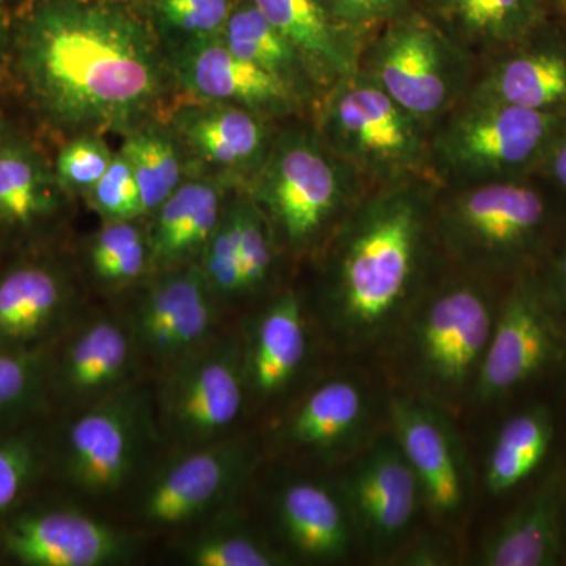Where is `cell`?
<instances>
[{"label":"cell","mask_w":566,"mask_h":566,"mask_svg":"<svg viewBox=\"0 0 566 566\" xmlns=\"http://www.w3.org/2000/svg\"><path fill=\"white\" fill-rule=\"evenodd\" d=\"M9 76L50 132L125 134L174 85L151 25L114 0H35L11 22Z\"/></svg>","instance_id":"cell-1"},{"label":"cell","mask_w":566,"mask_h":566,"mask_svg":"<svg viewBox=\"0 0 566 566\" xmlns=\"http://www.w3.org/2000/svg\"><path fill=\"white\" fill-rule=\"evenodd\" d=\"M441 188L428 177L368 186L324 244L322 312L338 345L378 344L416 304Z\"/></svg>","instance_id":"cell-2"},{"label":"cell","mask_w":566,"mask_h":566,"mask_svg":"<svg viewBox=\"0 0 566 566\" xmlns=\"http://www.w3.org/2000/svg\"><path fill=\"white\" fill-rule=\"evenodd\" d=\"M61 416L46 434V474L87 509L132 494L159 458L155 386L145 378Z\"/></svg>","instance_id":"cell-3"},{"label":"cell","mask_w":566,"mask_h":566,"mask_svg":"<svg viewBox=\"0 0 566 566\" xmlns=\"http://www.w3.org/2000/svg\"><path fill=\"white\" fill-rule=\"evenodd\" d=\"M368 188L322 139L315 126L277 129L262 169L249 182L281 249L297 253L324 245Z\"/></svg>","instance_id":"cell-4"},{"label":"cell","mask_w":566,"mask_h":566,"mask_svg":"<svg viewBox=\"0 0 566 566\" xmlns=\"http://www.w3.org/2000/svg\"><path fill=\"white\" fill-rule=\"evenodd\" d=\"M527 178L458 186L442 199L439 192L438 244L471 270L523 271L542 252L553 219L545 192Z\"/></svg>","instance_id":"cell-5"},{"label":"cell","mask_w":566,"mask_h":566,"mask_svg":"<svg viewBox=\"0 0 566 566\" xmlns=\"http://www.w3.org/2000/svg\"><path fill=\"white\" fill-rule=\"evenodd\" d=\"M315 107L316 132L368 186L434 178L430 129L359 70L334 82Z\"/></svg>","instance_id":"cell-6"},{"label":"cell","mask_w":566,"mask_h":566,"mask_svg":"<svg viewBox=\"0 0 566 566\" xmlns=\"http://www.w3.org/2000/svg\"><path fill=\"white\" fill-rule=\"evenodd\" d=\"M565 126L564 115L464 99L431 132V172L449 188L526 178Z\"/></svg>","instance_id":"cell-7"},{"label":"cell","mask_w":566,"mask_h":566,"mask_svg":"<svg viewBox=\"0 0 566 566\" xmlns=\"http://www.w3.org/2000/svg\"><path fill=\"white\" fill-rule=\"evenodd\" d=\"M364 44L359 71L433 132L472 85V55L433 18L406 11Z\"/></svg>","instance_id":"cell-8"},{"label":"cell","mask_w":566,"mask_h":566,"mask_svg":"<svg viewBox=\"0 0 566 566\" xmlns=\"http://www.w3.org/2000/svg\"><path fill=\"white\" fill-rule=\"evenodd\" d=\"M159 460L129 494L139 532L186 531L232 509L255 471L259 447L249 436L234 433L174 449Z\"/></svg>","instance_id":"cell-9"},{"label":"cell","mask_w":566,"mask_h":566,"mask_svg":"<svg viewBox=\"0 0 566 566\" xmlns=\"http://www.w3.org/2000/svg\"><path fill=\"white\" fill-rule=\"evenodd\" d=\"M499 305L474 279H450L424 294L411 314L409 367L438 403L474 390Z\"/></svg>","instance_id":"cell-10"},{"label":"cell","mask_w":566,"mask_h":566,"mask_svg":"<svg viewBox=\"0 0 566 566\" xmlns=\"http://www.w3.org/2000/svg\"><path fill=\"white\" fill-rule=\"evenodd\" d=\"M155 401L164 442L172 449L238 433L249 405L240 334L219 331L163 368Z\"/></svg>","instance_id":"cell-11"},{"label":"cell","mask_w":566,"mask_h":566,"mask_svg":"<svg viewBox=\"0 0 566 566\" xmlns=\"http://www.w3.org/2000/svg\"><path fill=\"white\" fill-rule=\"evenodd\" d=\"M140 535L74 501H28L0 523V557L21 566L128 565L140 556Z\"/></svg>","instance_id":"cell-12"},{"label":"cell","mask_w":566,"mask_h":566,"mask_svg":"<svg viewBox=\"0 0 566 566\" xmlns=\"http://www.w3.org/2000/svg\"><path fill=\"white\" fill-rule=\"evenodd\" d=\"M566 323L542 281L521 274L499 304L472 397L494 403L523 389L564 357Z\"/></svg>","instance_id":"cell-13"},{"label":"cell","mask_w":566,"mask_h":566,"mask_svg":"<svg viewBox=\"0 0 566 566\" xmlns=\"http://www.w3.org/2000/svg\"><path fill=\"white\" fill-rule=\"evenodd\" d=\"M222 307L199 264L155 271L123 314L145 365L159 371L219 333Z\"/></svg>","instance_id":"cell-14"},{"label":"cell","mask_w":566,"mask_h":566,"mask_svg":"<svg viewBox=\"0 0 566 566\" xmlns=\"http://www.w3.org/2000/svg\"><path fill=\"white\" fill-rule=\"evenodd\" d=\"M144 360L120 314L84 312L51 346L52 411H76L144 378Z\"/></svg>","instance_id":"cell-15"},{"label":"cell","mask_w":566,"mask_h":566,"mask_svg":"<svg viewBox=\"0 0 566 566\" xmlns=\"http://www.w3.org/2000/svg\"><path fill=\"white\" fill-rule=\"evenodd\" d=\"M84 312L76 273L52 245L0 266V348L52 345Z\"/></svg>","instance_id":"cell-16"},{"label":"cell","mask_w":566,"mask_h":566,"mask_svg":"<svg viewBox=\"0 0 566 566\" xmlns=\"http://www.w3.org/2000/svg\"><path fill=\"white\" fill-rule=\"evenodd\" d=\"M273 122L233 104L192 99L172 112L169 126L193 166L191 174L245 189L266 161L277 133Z\"/></svg>","instance_id":"cell-17"},{"label":"cell","mask_w":566,"mask_h":566,"mask_svg":"<svg viewBox=\"0 0 566 566\" xmlns=\"http://www.w3.org/2000/svg\"><path fill=\"white\" fill-rule=\"evenodd\" d=\"M71 200L35 142L17 129L0 140V252L52 245Z\"/></svg>","instance_id":"cell-18"},{"label":"cell","mask_w":566,"mask_h":566,"mask_svg":"<svg viewBox=\"0 0 566 566\" xmlns=\"http://www.w3.org/2000/svg\"><path fill=\"white\" fill-rule=\"evenodd\" d=\"M338 491L356 538L374 554L389 553L403 543L423 502L419 480L394 436L370 447Z\"/></svg>","instance_id":"cell-19"},{"label":"cell","mask_w":566,"mask_h":566,"mask_svg":"<svg viewBox=\"0 0 566 566\" xmlns=\"http://www.w3.org/2000/svg\"><path fill=\"white\" fill-rule=\"evenodd\" d=\"M174 84L192 99L244 107L270 120L294 117L305 104L283 82L234 55L221 39L169 52Z\"/></svg>","instance_id":"cell-20"},{"label":"cell","mask_w":566,"mask_h":566,"mask_svg":"<svg viewBox=\"0 0 566 566\" xmlns=\"http://www.w3.org/2000/svg\"><path fill=\"white\" fill-rule=\"evenodd\" d=\"M392 436L419 480L423 504L441 521L463 515L469 499L464 453L452 424L424 401L395 400Z\"/></svg>","instance_id":"cell-21"},{"label":"cell","mask_w":566,"mask_h":566,"mask_svg":"<svg viewBox=\"0 0 566 566\" xmlns=\"http://www.w3.org/2000/svg\"><path fill=\"white\" fill-rule=\"evenodd\" d=\"M240 338L249 403H273L292 389L308 360L303 301L290 290L277 294L249 318Z\"/></svg>","instance_id":"cell-22"},{"label":"cell","mask_w":566,"mask_h":566,"mask_svg":"<svg viewBox=\"0 0 566 566\" xmlns=\"http://www.w3.org/2000/svg\"><path fill=\"white\" fill-rule=\"evenodd\" d=\"M464 99L566 117L565 41L547 25L527 43L494 55Z\"/></svg>","instance_id":"cell-23"},{"label":"cell","mask_w":566,"mask_h":566,"mask_svg":"<svg viewBox=\"0 0 566 566\" xmlns=\"http://www.w3.org/2000/svg\"><path fill=\"white\" fill-rule=\"evenodd\" d=\"M370 401L359 382H319L275 423L273 439L283 452L329 461L344 453L367 423Z\"/></svg>","instance_id":"cell-24"},{"label":"cell","mask_w":566,"mask_h":566,"mask_svg":"<svg viewBox=\"0 0 566 566\" xmlns=\"http://www.w3.org/2000/svg\"><path fill=\"white\" fill-rule=\"evenodd\" d=\"M566 469L558 465L494 527L480 565L553 566L565 557Z\"/></svg>","instance_id":"cell-25"},{"label":"cell","mask_w":566,"mask_h":566,"mask_svg":"<svg viewBox=\"0 0 566 566\" xmlns=\"http://www.w3.org/2000/svg\"><path fill=\"white\" fill-rule=\"evenodd\" d=\"M274 520L290 558L311 564L345 560L356 538L340 491L315 480L283 483L274 495Z\"/></svg>","instance_id":"cell-26"},{"label":"cell","mask_w":566,"mask_h":566,"mask_svg":"<svg viewBox=\"0 0 566 566\" xmlns=\"http://www.w3.org/2000/svg\"><path fill=\"white\" fill-rule=\"evenodd\" d=\"M237 186L211 175L191 174L147 218L153 270L199 262Z\"/></svg>","instance_id":"cell-27"},{"label":"cell","mask_w":566,"mask_h":566,"mask_svg":"<svg viewBox=\"0 0 566 566\" xmlns=\"http://www.w3.org/2000/svg\"><path fill=\"white\" fill-rule=\"evenodd\" d=\"M252 3L303 54L324 91L359 70L367 39L335 20L323 0H252Z\"/></svg>","instance_id":"cell-28"},{"label":"cell","mask_w":566,"mask_h":566,"mask_svg":"<svg viewBox=\"0 0 566 566\" xmlns=\"http://www.w3.org/2000/svg\"><path fill=\"white\" fill-rule=\"evenodd\" d=\"M554 0H433V20L469 55H497L547 28Z\"/></svg>","instance_id":"cell-29"},{"label":"cell","mask_w":566,"mask_h":566,"mask_svg":"<svg viewBox=\"0 0 566 566\" xmlns=\"http://www.w3.org/2000/svg\"><path fill=\"white\" fill-rule=\"evenodd\" d=\"M219 39L234 55L283 82L307 107L315 106L326 92L303 54L264 18L252 0L234 6Z\"/></svg>","instance_id":"cell-30"},{"label":"cell","mask_w":566,"mask_h":566,"mask_svg":"<svg viewBox=\"0 0 566 566\" xmlns=\"http://www.w3.org/2000/svg\"><path fill=\"white\" fill-rule=\"evenodd\" d=\"M82 266L99 292L136 290L155 273L147 219L103 221L82 245Z\"/></svg>","instance_id":"cell-31"},{"label":"cell","mask_w":566,"mask_h":566,"mask_svg":"<svg viewBox=\"0 0 566 566\" xmlns=\"http://www.w3.org/2000/svg\"><path fill=\"white\" fill-rule=\"evenodd\" d=\"M554 434L556 422L545 405L528 406L505 420L486 458V490L501 495L521 485L545 461Z\"/></svg>","instance_id":"cell-32"},{"label":"cell","mask_w":566,"mask_h":566,"mask_svg":"<svg viewBox=\"0 0 566 566\" xmlns=\"http://www.w3.org/2000/svg\"><path fill=\"white\" fill-rule=\"evenodd\" d=\"M223 510L210 520L186 528L178 558L191 566H283L290 558L268 542L243 517Z\"/></svg>","instance_id":"cell-33"},{"label":"cell","mask_w":566,"mask_h":566,"mask_svg":"<svg viewBox=\"0 0 566 566\" xmlns=\"http://www.w3.org/2000/svg\"><path fill=\"white\" fill-rule=\"evenodd\" d=\"M120 153L132 166L139 185L145 219L186 180L188 158L169 123L164 125L148 118L123 134Z\"/></svg>","instance_id":"cell-34"},{"label":"cell","mask_w":566,"mask_h":566,"mask_svg":"<svg viewBox=\"0 0 566 566\" xmlns=\"http://www.w3.org/2000/svg\"><path fill=\"white\" fill-rule=\"evenodd\" d=\"M51 346L0 348V434L39 423L52 411Z\"/></svg>","instance_id":"cell-35"},{"label":"cell","mask_w":566,"mask_h":566,"mask_svg":"<svg viewBox=\"0 0 566 566\" xmlns=\"http://www.w3.org/2000/svg\"><path fill=\"white\" fill-rule=\"evenodd\" d=\"M46 471V431L40 422L0 434V523L29 501Z\"/></svg>","instance_id":"cell-36"},{"label":"cell","mask_w":566,"mask_h":566,"mask_svg":"<svg viewBox=\"0 0 566 566\" xmlns=\"http://www.w3.org/2000/svg\"><path fill=\"white\" fill-rule=\"evenodd\" d=\"M244 189L230 197L221 222L205 245L199 264L205 281L222 308L243 303L241 293V230Z\"/></svg>","instance_id":"cell-37"},{"label":"cell","mask_w":566,"mask_h":566,"mask_svg":"<svg viewBox=\"0 0 566 566\" xmlns=\"http://www.w3.org/2000/svg\"><path fill=\"white\" fill-rule=\"evenodd\" d=\"M237 3L233 0H153V31L166 54L219 39Z\"/></svg>","instance_id":"cell-38"},{"label":"cell","mask_w":566,"mask_h":566,"mask_svg":"<svg viewBox=\"0 0 566 566\" xmlns=\"http://www.w3.org/2000/svg\"><path fill=\"white\" fill-rule=\"evenodd\" d=\"M115 153L103 134L84 133L71 136L55 155L52 167L59 185L71 199L87 197L106 170Z\"/></svg>","instance_id":"cell-39"},{"label":"cell","mask_w":566,"mask_h":566,"mask_svg":"<svg viewBox=\"0 0 566 566\" xmlns=\"http://www.w3.org/2000/svg\"><path fill=\"white\" fill-rule=\"evenodd\" d=\"M85 199L103 221L145 219L139 185L120 151L115 153L109 169Z\"/></svg>","instance_id":"cell-40"},{"label":"cell","mask_w":566,"mask_h":566,"mask_svg":"<svg viewBox=\"0 0 566 566\" xmlns=\"http://www.w3.org/2000/svg\"><path fill=\"white\" fill-rule=\"evenodd\" d=\"M323 3L335 20L367 36L368 32L405 14L411 0H323Z\"/></svg>","instance_id":"cell-41"},{"label":"cell","mask_w":566,"mask_h":566,"mask_svg":"<svg viewBox=\"0 0 566 566\" xmlns=\"http://www.w3.org/2000/svg\"><path fill=\"white\" fill-rule=\"evenodd\" d=\"M542 285L547 300L566 323V240L558 249L557 255L554 256Z\"/></svg>","instance_id":"cell-42"},{"label":"cell","mask_w":566,"mask_h":566,"mask_svg":"<svg viewBox=\"0 0 566 566\" xmlns=\"http://www.w3.org/2000/svg\"><path fill=\"white\" fill-rule=\"evenodd\" d=\"M539 169L545 170L546 177L566 196V126L551 144Z\"/></svg>","instance_id":"cell-43"},{"label":"cell","mask_w":566,"mask_h":566,"mask_svg":"<svg viewBox=\"0 0 566 566\" xmlns=\"http://www.w3.org/2000/svg\"><path fill=\"white\" fill-rule=\"evenodd\" d=\"M444 553H442L441 545L438 543H423V545L415 547L409 551L405 564L409 565H441L447 560Z\"/></svg>","instance_id":"cell-44"},{"label":"cell","mask_w":566,"mask_h":566,"mask_svg":"<svg viewBox=\"0 0 566 566\" xmlns=\"http://www.w3.org/2000/svg\"><path fill=\"white\" fill-rule=\"evenodd\" d=\"M11 21L0 6V81L9 76Z\"/></svg>","instance_id":"cell-45"},{"label":"cell","mask_w":566,"mask_h":566,"mask_svg":"<svg viewBox=\"0 0 566 566\" xmlns=\"http://www.w3.org/2000/svg\"><path fill=\"white\" fill-rule=\"evenodd\" d=\"M11 132H14L13 126H11V123L7 120L6 115L0 112V140H2L3 137L9 136Z\"/></svg>","instance_id":"cell-46"},{"label":"cell","mask_w":566,"mask_h":566,"mask_svg":"<svg viewBox=\"0 0 566 566\" xmlns=\"http://www.w3.org/2000/svg\"><path fill=\"white\" fill-rule=\"evenodd\" d=\"M556 9L558 11V14H560V17L564 18L566 25V0H560V2H557Z\"/></svg>","instance_id":"cell-47"},{"label":"cell","mask_w":566,"mask_h":566,"mask_svg":"<svg viewBox=\"0 0 566 566\" xmlns=\"http://www.w3.org/2000/svg\"><path fill=\"white\" fill-rule=\"evenodd\" d=\"M557 2H560V0H554V6H556Z\"/></svg>","instance_id":"cell-48"}]
</instances>
